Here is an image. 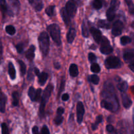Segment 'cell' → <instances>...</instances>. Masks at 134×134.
I'll return each instance as SVG.
<instances>
[{
	"mask_svg": "<svg viewBox=\"0 0 134 134\" xmlns=\"http://www.w3.org/2000/svg\"><path fill=\"white\" fill-rule=\"evenodd\" d=\"M106 130H107V132H109V133H112V132H113L114 131H115V128H114L113 126H112L111 124H108V125L106 126Z\"/></svg>",
	"mask_w": 134,
	"mask_h": 134,
	"instance_id": "46",
	"label": "cell"
},
{
	"mask_svg": "<svg viewBox=\"0 0 134 134\" xmlns=\"http://www.w3.org/2000/svg\"><path fill=\"white\" fill-rule=\"evenodd\" d=\"M120 5V2L119 0H111L110 3V6L106 12V16L107 20L111 22L114 20L116 14V10L119 8Z\"/></svg>",
	"mask_w": 134,
	"mask_h": 134,
	"instance_id": "5",
	"label": "cell"
},
{
	"mask_svg": "<svg viewBox=\"0 0 134 134\" xmlns=\"http://www.w3.org/2000/svg\"><path fill=\"white\" fill-rule=\"evenodd\" d=\"M7 98V96L3 92H1V101H0V111L1 113H4L5 112V107H6Z\"/></svg>",
	"mask_w": 134,
	"mask_h": 134,
	"instance_id": "20",
	"label": "cell"
},
{
	"mask_svg": "<svg viewBox=\"0 0 134 134\" xmlns=\"http://www.w3.org/2000/svg\"><path fill=\"white\" fill-rule=\"evenodd\" d=\"M64 112H65V109H64L63 107H59L57 109V111H56L57 115H62L64 113Z\"/></svg>",
	"mask_w": 134,
	"mask_h": 134,
	"instance_id": "47",
	"label": "cell"
},
{
	"mask_svg": "<svg viewBox=\"0 0 134 134\" xmlns=\"http://www.w3.org/2000/svg\"><path fill=\"white\" fill-rule=\"evenodd\" d=\"M69 95L67 93H65V94H63L62 96V100L64 101V102H67V101L69 100Z\"/></svg>",
	"mask_w": 134,
	"mask_h": 134,
	"instance_id": "48",
	"label": "cell"
},
{
	"mask_svg": "<svg viewBox=\"0 0 134 134\" xmlns=\"http://www.w3.org/2000/svg\"><path fill=\"white\" fill-rule=\"evenodd\" d=\"M122 105L126 109H128L132 105V101L130 99L128 94L126 92H122Z\"/></svg>",
	"mask_w": 134,
	"mask_h": 134,
	"instance_id": "13",
	"label": "cell"
},
{
	"mask_svg": "<svg viewBox=\"0 0 134 134\" xmlns=\"http://www.w3.org/2000/svg\"><path fill=\"white\" fill-rule=\"evenodd\" d=\"M65 77H62V78L61 82H60V88H59L58 94V96H57V98H60V95H61V94L63 92H64V89H65Z\"/></svg>",
	"mask_w": 134,
	"mask_h": 134,
	"instance_id": "36",
	"label": "cell"
},
{
	"mask_svg": "<svg viewBox=\"0 0 134 134\" xmlns=\"http://www.w3.org/2000/svg\"><path fill=\"white\" fill-rule=\"evenodd\" d=\"M42 90L41 88L37 89V94H36V99H35V102H39V99L41 98V94Z\"/></svg>",
	"mask_w": 134,
	"mask_h": 134,
	"instance_id": "45",
	"label": "cell"
},
{
	"mask_svg": "<svg viewBox=\"0 0 134 134\" xmlns=\"http://www.w3.org/2000/svg\"><path fill=\"white\" fill-rule=\"evenodd\" d=\"M60 15H61L62 18L64 23L67 26H68L71 22V17L69 14H68V12H67L65 7H63L60 9Z\"/></svg>",
	"mask_w": 134,
	"mask_h": 134,
	"instance_id": "16",
	"label": "cell"
},
{
	"mask_svg": "<svg viewBox=\"0 0 134 134\" xmlns=\"http://www.w3.org/2000/svg\"><path fill=\"white\" fill-rule=\"evenodd\" d=\"M99 80H100L99 77H98L97 75H95V74L92 75H90L88 77V82H92V83L96 85L99 84Z\"/></svg>",
	"mask_w": 134,
	"mask_h": 134,
	"instance_id": "28",
	"label": "cell"
},
{
	"mask_svg": "<svg viewBox=\"0 0 134 134\" xmlns=\"http://www.w3.org/2000/svg\"><path fill=\"white\" fill-rule=\"evenodd\" d=\"M47 30L54 42L58 46L62 45L61 31H60V27L59 25L56 23L51 24L47 26Z\"/></svg>",
	"mask_w": 134,
	"mask_h": 134,
	"instance_id": "4",
	"label": "cell"
},
{
	"mask_svg": "<svg viewBox=\"0 0 134 134\" xmlns=\"http://www.w3.org/2000/svg\"><path fill=\"white\" fill-rule=\"evenodd\" d=\"M16 48L18 52V53L22 54L23 53L24 50V44L22 43H19L16 45Z\"/></svg>",
	"mask_w": 134,
	"mask_h": 134,
	"instance_id": "42",
	"label": "cell"
},
{
	"mask_svg": "<svg viewBox=\"0 0 134 134\" xmlns=\"http://www.w3.org/2000/svg\"><path fill=\"white\" fill-rule=\"evenodd\" d=\"M123 59L127 63H132L134 61V50H127L123 54Z\"/></svg>",
	"mask_w": 134,
	"mask_h": 134,
	"instance_id": "14",
	"label": "cell"
},
{
	"mask_svg": "<svg viewBox=\"0 0 134 134\" xmlns=\"http://www.w3.org/2000/svg\"><path fill=\"white\" fill-rule=\"evenodd\" d=\"M124 29V24L120 20H116L114 22L112 27V33L113 35L115 37H118L122 33V30Z\"/></svg>",
	"mask_w": 134,
	"mask_h": 134,
	"instance_id": "8",
	"label": "cell"
},
{
	"mask_svg": "<svg viewBox=\"0 0 134 134\" xmlns=\"http://www.w3.org/2000/svg\"><path fill=\"white\" fill-rule=\"evenodd\" d=\"M100 52L101 53L105 55H109L112 53L113 51V48L111 47V43H110L109 40L107 39L106 37L103 36L102 41L100 43Z\"/></svg>",
	"mask_w": 134,
	"mask_h": 134,
	"instance_id": "7",
	"label": "cell"
},
{
	"mask_svg": "<svg viewBox=\"0 0 134 134\" xmlns=\"http://www.w3.org/2000/svg\"><path fill=\"white\" fill-rule=\"evenodd\" d=\"M10 6H11L14 10H18L20 7V3L19 0H8Z\"/></svg>",
	"mask_w": 134,
	"mask_h": 134,
	"instance_id": "30",
	"label": "cell"
},
{
	"mask_svg": "<svg viewBox=\"0 0 134 134\" xmlns=\"http://www.w3.org/2000/svg\"><path fill=\"white\" fill-rule=\"evenodd\" d=\"M132 39L129 36H122L120 38V43L121 44V45L122 46H126V44H130L132 42Z\"/></svg>",
	"mask_w": 134,
	"mask_h": 134,
	"instance_id": "34",
	"label": "cell"
},
{
	"mask_svg": "<svg viewBox=\"0 0 134 134\" xmlns=\"http://www.w3.org/2000/svg\"><path fill=\"white\" fill-rule=\"evenodd\" d=\"M103 99L101 102V107L112 113H115L119 108V100L116 94L113 84L107 81L103 85L102 92Z\"/></svg>",
	"mask_w": 134,
	"mask_h": 134,
	"instance_id": "1",
	"label": "cell"
},
{
	"mask_svg": "<svg viewBox=\"0 0 134 134\" xmlns=\"http://www.w3.org/2000/svg\"><path fill=\"white\" fill-rule=\"evenodd\" d=\"M129 68L132 71V72L134 73V61L129 64Z\"/></svg>",
	"mask_w": 134,
	"mask_h": 134,
	"instance_id": "52",
	"label": "cell"
},
{
	"mask_svg": "<svg viewBox=\"0 0 134 134\" xmlns=\"http://www.w3.org/2000/svg\"><path fill=\"white\" fill-rule=\"evenodd\" d=\"M76 35H77V31L74 27H71L69 29L67 34V41L69 44H71L74 41L75 39Z\"/></svg>",
	"mask_w": 134,
	"mask_h": 134,
	"instance_id": "15",
	"label": "cell"
},
{
	"mask_svg": "<svg viewBox=\"0 0 134 134\" xmlns=\"http://www.w3.org/2000/svg\"><path fill=\"white\" fill-rule=\"evenodd\" d=\"M71 1H73V2L77 4V5H81V2H82V1H81V0H71Z\"/></svg>",
	"mask_w": 134,
	"mask_h": 134,
	"instance_id": "53",
	"label": "cell"
},
{
	"mask_svg": "<svg viewBox=\"0 0 134 134\" xmlns=\"http://www.w3.org/2000/svg\"><path fill=\"white\" fill-rule=\"evenodd\" d=\"M48 78V73H45V72H42L40 74L38 75V81L41 86H44V84L47 82V79Z\"/></svg>",
	"mask_w": 134,
	"mask_h": 134,
	"instance_id": "22",
	"label": "cell"
},
{
	"mask_svg": "<svg viewBox=\"0 0 134 134\" xmlns=\"http://www.w3.org/2000/svg\"><path fill=\"white\" fill-rule=\"evenodd\" d=\"M102 121H103V116L102 115H98L96 117V119L95 122L92 124V130H96L98 129L99 124H101Z\"/></svg>",
	"mask_w": 134,
	"mask_h": 134,
	"instance_id": "26",
	"label": "cell"
},
{
	"mask_svg": "<svg viewBox=\"0 0 134 134\" xmlns=\"http://www.w3.org/2000/svg\"><path fill=\"white\" fill-rule=\"evenodd\" d=\"M5 31L7 34L10 35H14L16 34V29L12 25H8L5 27Z\"/></svg>",
	"mask_w": 134,
	"mask_h": 134,
	"instance_id": "37",
	"label": "cell"
},
{
	"mask_svg": "<svg viewBox=\"0 0 134 134\" xmlns=\"http://www.w3.org/2000/svg\"><path fill=\"white\" fill-rule=\"evenodd\" d=\"M85 113V109L83 103L81 102H78L77 104V119L79 124H82Z\"/></svg>",
	"mask_w": 134,
	"mask_h": 134,
	"instance_id": "10",
	"label": "cell"
},
{
	"mask_svg": "<svg viewBox=\"0 0 134 134\" xmlns=\"http://www.w3.org/2000/svg\"><path fill=\"white\" fill-rule=\"evenodd\" d=\"M28 96L30 98V100L33 102H35L36 99V94H37V90H35L34 86H30L28 90Z\"/></svg>",
	"mask_w": 134,
	"mask_h": 134,
	"instance_id": "23",
	"label": "cell"
},
{
	"mask_svg": "<svg viewBox=\"0 0 134 134\" xmlns=\"http://www.w3.org/2000/svg\"><path fill=\"white\" fill-rule=\"evenodd\" d=\"M35 45L31 44L30 47V48L27 50L26 52V58L30 62H32L35 58Z\"/></svg>",
	"mask_w": 134,
	"mask_h": 134,
	"instance_id": "17",
	"label": "cell"
},
{
	"mask_svg": "<svg viewBox=\"0 0 134 134\" xmlns=\"http://www.w3.org/2000/svg\"><path fill=\"white\" fill-rule=\"evenodd\" d=\"M18 63L20 66V74L22 76H24L26 73V65L25 63L22 60H18Z\"/></svg>",
	"mask_w": 134,
	"mask_h": 134,
	"instance_id": "33",
	"label": "cell"
},
{
	"mask_svg": "<svg viewBox=\"0 0 134 134\" xmlns=\"http://www.w3.org/2000/svg\"><path fill=\"white\" fill-rule=\"evenodd\" d=\"M126 3L127 6L128 7V11L130 14L134 15V3L132 0H124Z\"/></svg>",
	"mask_w": 134,
	"mask_h": 134,
	"instance_id": "31",
	"label": "cell"
},
{
	"mask_svg": "<svg viewBox=\"0 0 134 134\" xmlns=\"http://www.w3.org/2000/svg\"><path fill=\"white\" fill-rule=\"evenodd\" d=\"M131 27H132L133 29H134V21L132 24H131Z\"/></svg>",
	"mask_w": 134,
	"mask_h": 134,
	"instance_id": "56",
	"label": "cell"
},
{
	"mask_svg": "<svg viewBox=\"0 0 134 134\" xmlns=\"http://www.w3.org/2000/svg\"><path fill=\"white\" fill-rule=\"evenodd\" d=\"M105 66L107 69H117L121 67L122 63L119 58L116 56H109L105 59L104 62Z\"/></svg>",
	"mask_w": 134,
	"mask_h": 134,
	"instance_id": "6",
	"label": "cell"
},
{
	"mask_svg": "<svg viewBox=\"0 0 134 134\" xmlns=\"http://www.w3.org/2000/svg\"><path fill=\"white\" fill-rule=\"evenodd\" d=\"M90 70H91L92 72H93L94 73H99L101 71V67L98 63L94 62L91 64Z\"/></svg>",
	"mask_w": 134,
	"mask_h": 134,
	"instance_id": "35",
	"label": "cell"
},
{
	"mask_svg": "<svg viewBox=\"0 0 134 134\" xmlns=\"http://www.w3.org/2000/svg\"><path fill=\"white\" fill-rule=\"evenodd\" d=\"M34 68H30L27 73V80L28 81H33L34 79Z\"/></svg>",
	"mask_w": 134,
	"mask_h": 134,
	"instance_id": "39",
	"label": "cell"
},
{
	"mask_svg": "<svg viewBox=\"0 0 134 134\" xmlns=\"http://www.w3.org/2000/svg\"><path fill=\"white\" fill-rule=\"evenodd\" d=\"M109 21H106L105 20H99L97 22V25L99 27L104 29H110L111 27V24H110Z\"/></svg>",
	"mask_w": 134,
	"mask_h": 134,
	"instance_id": "24",
	"label": "cell"
},
{
	"mask_svg": "<svg viewBox=\"0 0 134 134\" xmlns=\"http://www.w3.org/2000/svg\"><path fill=\"white\" fill-rule=\"evenodd\" d=\"M0 4H1V10L3 16H5L7 11V6L6 0H0Z\"/></svg>",
	"mask_w": 134,
	"mask_h": 134,
	"instance_id": "38",
	"label": "cell"
},
{
	"mask_svg": "<svg viewBox=\"0 0 134 134\" xmlns=\"http://www.w3.org/2000/svg\"><path fill=\"white\" fill-rule=\"evenodd\" d=\"M41 133L42 134H49L50 133V131L49 129H48V127L46 125H44L42 128L41 131Z\"/></svg>",
	"mask_w": 134,
	"mask_h": 134,
	"instance_id": "44",
	"label": "cell"
},
{
	"mask_svg": "<svg viewBox=\"0 0 134 134\" xmlns=\"http://www.w3.org/2000/svg\"><path fill=\"white\" fill-rule=\"evenodd\" d=\"M90 34L92 35L93 38L95 40L98 44H100L101 41H102V39H103V35H102V31L96 28V27H92L90 29Z\"/></svg>",
	"mask_w": 134,
	"mask_h": 134,
	"instance_id": "11",
	"label": "cell"
},
{
	"mask_svg": "<svg viewBox=\"0 0 134 134\" xmlns=\"http://www.w3.org/2000/svg\"><path fill=\"white\" fill-rule=\"evenodd\" d=\"M65 9L67 12L70 16L71 18H73L75 16L76 13L77 11V4L75 2L72 1L71 0H69L65 4Z\"/></svg>",
	"mask_w": 134,
	"mask_h": 134,
	"instance_id": "9",
	"label": "cell"
},
{
	"mask_svg": "<svg viewBox=\"0 0 134 134\" xmlns=\"http://www.w3.org/2000/svg\"><path fill=\"white\" fill-rule=\"evenodd\" d=\"M64 121V116L61 115H57L55 117L54 122L56 126H60L61 125L62 123Z\"/></svg>",
	"mask_w": 134,
	"mask_h": 134,
	"instance_id": "40",
	"label": "cell"
},
{
	"mask_svg": "<svg viewBox=\"0 0 134 134\" xmlns=\"http://www.w3.org/2000/svg\"><path fill=\"white\" fill-rule=\"evenodd\" d=\"M53 90V85L50 83L47 85V86L45 88L44 91H43L40 106H39V116L41 117V119H43V118L44 117V115H45L44 111H45L46 105H47L48 100H49V98L51 97V94H52Z\"/></svg>",
	"mask_w": 134,
	"mask_h": 134,
	"instance_id": "2",
	"label": "cell"
},
{
	"mask_svg": "<svg viewBox=\"0 0 134 134\" xmlns=\"http://www.w3.org/2000/svg\"><path fill=\"white\" fill-rule=\"evenodd\" d=\"M12 98H13V105L14 107H16L18 105L19 103L20 94L18 92L14 91L12 94Z\"/></svg>",
	"mask_w": 134,
	"mask_h": 134,
	"instance_id": "27",
	"label": "cell"
},
{
	"mask_svg": "<svg viewBox=\"0 0 134 134\" xmlns=\"http://www.w3.org/2000/svg\"><path fill=\"white\" fill-rule=\"evenodd\" d=\"M54 68L56 69H60L61 68V65L58 62L54 63Z\"/></svg>",
	"mask_w": 134,
	"mask_h": 134,
	"instance_id": "50",
	"label": "cell"
},
{
	"mask_svg": "<svg viewBox=\"0 0 134 134\" xmlns=\"http://www.w3.org/2000/svg\"><path fill=\"white\" fill-rule=\"evenodd\" d=\"M90 49H92V50H96L97 48V47L96 46H95L94 44H92L91 47H90Z\"/></svg>",
	"mask_w": 134,
	"mask_h": 134,
	"instance_id": "54",
	"label": "cell"
},
{
	"mask_svg": "<svg viewBox=\"0 0 134 134\" xmlns=\"http://www.w3.org/2000/svg\"><path fill=\"white\" fill-rule=\"evenodd\" d=\"M132 118H133V129H134V108L133 109V115H132Z\"/></svg>",
	"mask_w": 134,
	"mask_h": 134,
	"instance_id": "55",
	"label": "cell"
},
{
	"mask_svg": "<svg viewBox=\"0 0 134 134\" xmlns=\"http://www.w3.org/2000/svg\"><path fill=\"white\" fill-rule=\"evenodd\" d=\"M103 3L104 2L101 0H93L92 2V6L96 10H99L103 7Z\"/></svg>",
	"mask_w": 134,
	"mask_h": 134,
	"instance_id": "29",
	"label": "cell"
},
{
	"mask_svg": "<svg viewBox=\"0 0 134 134\" xmlns=\"http://www.w3.org/2000/svg\"><path fill=\"white\" fill-rule=\"evenodd\" d=\"M1 132H2L3 134H8L9 133V129L7 126V124L5 122H3L1 125Z\"/></svg>",
	"mask_w": 134,
	"mask_h": 134,
	"instance_id": "43",
	"label": "cell"
},
{
	"mask_svg": "<svg viewBox=\"0 0 134 134\" xmlns=\"http://www.w3.org/2000/svg\"><path fill=\"white\" fill-rule=\"evenodd\" d=\"M29 3L37 12H40L44 7L43 0H27Z\"/></svg>",
	"mask_w": 134,
	"mask_h": 134,
	"instance_id": "12",
	"label": "cell"
},
{
	"mask_svg": "<svg viewBox=\"0 0 134 134\" xmlns=\"http://www.w3.org/2000/svg\"><path fill=\"white\" fill-rule=\"evenodd\" d=\"M55 7H56V6L54 5H49V6L47 7L45 9L46 14H47V15L50 17H51V16H52L54 15Z\"/></svg>",
	"mask_w": 134,
	"mask_h": 134,
	"instance_id": "32",
	"label": "cell"
},
{
	"mask_svg": "<svg viewBox=\"0 0 134 134\" xmlns=\"http://www.w3.org/2000/svg\"><path fill=\"white\" fill-rule=\"evenodd\" d=\"M116 78L118 79L117 88L121 92H126L128 88V84L127 81H122L121 79L119 77H116Z\"/></svg>",
	"mask_w": 134,
	"mask_h": 134,
	"instance_id": "18",
	"label": "cell"
},
{
	"mask_svg": "<svg viewBox=\"0 0 134 134\" xmlns=\"http://www.w3.org/2000/svg\"><path fill=\"white\" fill-rule=\"evenodd\" d=\"M8 73H9V77H10V79L13 80V81L16 79V69L11 62H10L8 64Z\"/></svg>",
	"mask_w": 134,
	"mask_h": 134,
	"instance_id": "19",
	"label": "cell"
},
{
	"mask_svg": "<svg viewBox=\"0 0 134 134\" xmlns=\"http://www.w3.org/2000/svg\"><path fill=\"white\" fill-rule=\"evenodd\" d=\"M33 134H35V133H39V128L37 126H35L32 128V131H31Z\"/></svg>",
	"mask_w": 134,
	"mask_h": 134,
	"instance_id": "49",
	"label": "cell"
},
{
	"mask_svg": "<svg viewBox=\"0 0 134 134\" xmlns=\"http://www.w3.org/2000/svg\"><path fill=\"white\" fill-rule=\"evenodd\" d=\"M69 75L71 77H77L79 74L78 66L75 64H71L69 68Z\"/></svg>",
	"mask_w": 134,
	"mask_h": 134,
	"instance_id": "21",
	"label": "cell"
},
{
	"mask_svg": "<svg viewBox=\"0 0 134 134\" xmlns=\"http://www.w3.org/2000/svg\"><path fill=\"white\" fill-rule=\"evenodd\" d=\"M39 49L44 57L48 56L50 48V40L48 34L46 31H42L38 37Z\"/></svg>",
	"mask_w": 134,
	"mask_h": 134,
	"instance_id": "3",
	"label": "cell"
},
{
	"mask_svg": "<svg viewBox=\"0 0 134 134\" xmlns=\"http://www.w3.org/2000/svg\"><path fill=\"white\" fill-rule=\"evenodd\" d=\"M88 60L91 64H93V63L96 62L97 61L96 55L94 53H93V52H90V53L88 54Z\"/></svg>",
	"mask_w": 134,
	"mask_h": 134,
	"instance_id": "41",
	"label": "cell"
},
{
	"mask_svg": "<svg viewBox=\"0 0 134 134\" xmlns=\"http://www.w3.org/2000/svg\"><path fill=\"white\" fill-rule=\"evenodd\" d=\"M34 73H35V75H36L37 76H38L41 73L39 69H38L37 68H36V67H35V68H34Z\"/></svg>",
	"mask_w": 134,
	"mask_h": 134,
	"instance_id": "51",
	"label": "cell"
},
{
	"mask_svg": "<svg viewBox=\"0 0 134 134\" xmlns=\"http://www.w3.org/2000/svg\"><path fill=\"white\" fill-rule=\"evenodd\" d=\"M81 30H82V36L85 38L88 37L89 30H88V28L87 25H86V22H85V20H83V21H82V25H81Z\"/></svg>",
	"mask_w": 134,
	"mask_h": 134,
	"instance_id": "25",
	"label": "cell"
},
{
	"mask_svg": "<svg viewBox=\"0 0 134 134\" xmlns=\"http://www.w3.org/2000/svg\"><path fill=\"white\" fill-rule=\"evenodd\" d=\"M101 1H103V2H105V0H101Z\"/></svg>",
	"mask_w": 134,
	"mask_h": 134,
	"instance_id": "57",
	"label": "cell"
}]
</instances>
